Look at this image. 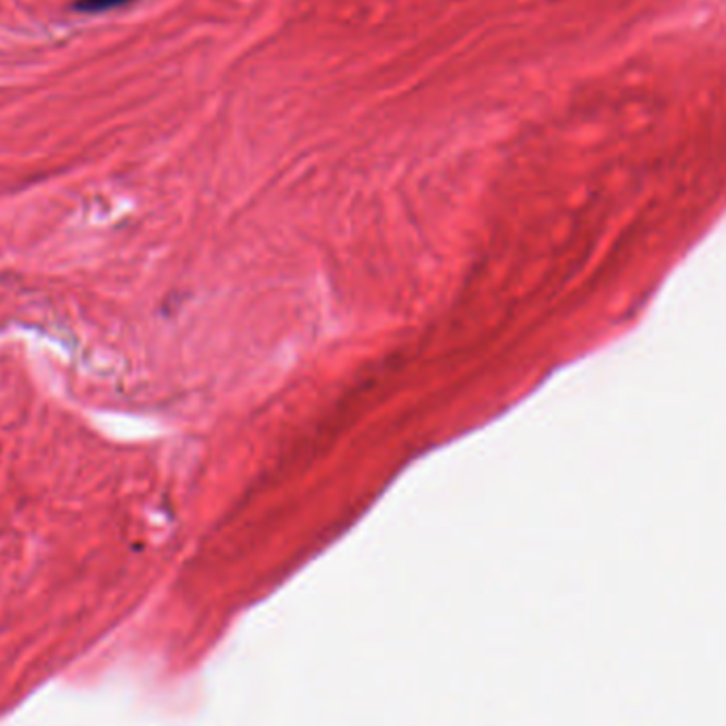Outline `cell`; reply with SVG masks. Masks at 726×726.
Returning a JSON list of instances; mask_svg holds the SVG:
<instances>
[{
	"label": "cell",
	"instance_id": "obj_1",
	"mask_svg": "<svg viewBox=\"0 0 726 726\" xmlns=\"http://www.w3.org/2000/svg\"><path fill=\"white\" fill-rule=\"evenodd\" d=\"M130 2H134V0H77L75 9L80 13H105V11H111V9L125 7Z\"/></svg>",
	"mask_w": 726,
	"mask_h": 726
}]
</instances>
